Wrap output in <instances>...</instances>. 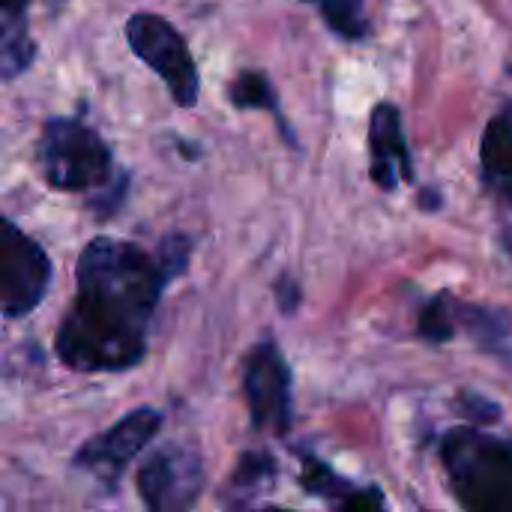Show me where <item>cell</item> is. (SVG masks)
Returning <instances> with one entry per match:
<instances>
[{
	"instance_id": "10",
	"label": "cell",
	"mask_w": 512,
	"mask_h": 512,
	"mask_svg": "<svg viewBox=\"0 0 512 512\" xmlns=\"http://www.w3.org/2000/svg\"><path fill=\"white\" fill-rule=\"evenodd\" d=\"M300 483H303V489L309 495L327 501L333 512H387V501H384L381 489H375V486H354V483L342 480L339 474H333L318 459H306L303 462Z\"/></svg>"
},
{
	"instance_id": "8",
	"label": "cell",
	"mask_w": 512,
	"mask_h": 512,
	"mask_svg": "<svg viewBox=\"0 0 512 512\" xmlns=\"http://www.w3.org/2000/svg\"><path fill=\"white\" fill-rule=\"evenodd\" d=\"M243 393L255 429L285 435L291 429V369L273 342H258L243 363Z\"/></svg>"
},
{
	"instance_id": "16",
	"label": "cell",
	"mask_w": 512,
	"mask_h": 512,
	"mask_svg": "<svg viewBox=\"0 0 512 512\" xmlns=\"http://www.w3.org/2000/svg\"><path fill=\"white\" fill-rule=\"evenodd\" d=\"M456 312H459V306H453L447 300V294L432 297L426 303L423 315H420V333H423V339H429V342H447L456 333Z\"/></svg>"
},
{
	"instance_id": "7",
	"label": "cell",
	"mask_w": 512,
	"mask_h": 512,
	"mask_svg": "<svg viewBox=\"0 0 512 512\" xmlns=\"http://www.w3.org/2000/svg\"><path fill=\"white\" fill-rule=\"evenodd\" d=\"M204 489L201 456L186 444L156 450L138 474V492L147 512H189Z\"/></svg>"
},
{
	"instance_id": "15",
	"label": "cell",
	"mask_w": 512,
	"mask_h": 512,
	"mask_svg": "<svg viewBox=\"0 0 512 512\" xmlns=\"http://www.w3.org/2000/svg\"><path fill=\"white\" fill-rule=\"evenodd\" d=\"M318 3H321V18L336 36L348 42H360L369 36V18L363 0H318Z\"/></svg>"
},
{
	"instance_id": "9",
	"label": "cell",
	"mask_w": 512,
	"mask_h": 512,
	"mask_svg": "<svg viewBox=\"0 0 512 512\" xmlns=\"http://www.w3.org/2000/svg\"><path fill=\"white\" fill-rule=\"evenodd\" d=\"M369 174L378 189L396 192L414 180V159L402 129V114L393 102H378L369 117Z\"/></svg>"
},
{
	"instance_id": "2",
	"label": "cell",
	"mask_w": 512,
	"mask_h": 512,
	"mask_svg": "<svg viewBox=\"0 0 512 512\" xmlns=\"http://www.w3.org/2000/svg\"><path fill=\"white\" fill-rule=\"evenodd\" d=\"M441 462L465 512H512V438L453 429L441 441Z\"/></svg>"
},
{
	"instance_id": "4",
	"label": "cell",
	"mask_w": 512,
	"mask_h": 512,
	"mask_svg": "<svg viewBox=\"0 0 512 512\" xmlns=\"http://www.w3.org/2000/svg\"><path fill=\"white\" fill-rule=\"evenodd\" d=\"M126 42L135 51V57L144 60L162 78V84L168 87L171 99L180 108H192L198 102L201 78L195 57L180 30L168 18L156 12H135L126 21Z\"/></svg>"
},
{
	"instance_id": "5",
	"label": "cell",
	"mask_w": 512,
	"mask_h": 512,
	"mask_svg": "<svg viewBox=\"0 0 512 512\" xmlns=\"http://www.w3.org/2000/svg\"><path fill=\"white\" fill-rule=\"evenodd\" d=\"M162 426V414L156 408H135L120 423L90 438L72 459V468L96 480L102 489H114L129 468V462L156 438Z\"/></svg>"
},
{
	"instance_id": "17",
	"label": "cell",
	"mask_w": 512,
	"mask_h": 512,
	"mask_svg": "<svg viewBox=\"0 0 512 512\" xmlns=\"http://www.w3.org/2000/svg\"><path fill=\"white\" fill-rule=\"evenodd\" d=\"M462 408L468 411L471 420H486V423H495L498 420V408L489 399H483V396H465L462 399Z\"/></svg>"
},
{
	"instance_id": "13",
	"label": "cell",
	"mask_w": 512,
	"mask_h": 512,
	"mask_svg": "<svg viewBox=\"0 0 512 512\" xmlns=\"http://www.w3.org/2000/svg\"><path fill=\"white\" fill-rule=\"evenodd\" d=\"M228 99H231L234 108H243V111H270L276 117L285 141L288 144H297L294 129L282 117V108H279V99H276V87H273V81L264 72H258V69L237 72L234 81H231V87H228Z\"/></svg>"
},
{
	"instance_id": "11",
	"label": "cell",
	"mask_w": 512,
	"mask_h": 512,
	"mask_svg": "<svg viewBox=\"0 0 512 512\" xmlns=\"http://www.w3.org/2000/svg\"><path fill=\"white\" fill-rule=\"evenodd\" d=\"M480 168L483 183L512 207V99L504 102L495 117L486 123L480 141Z\"/></svg>"
},
{
	"instance_id": "12",
	"label": "cell",
	"mask_w": 512,
	"mask_h": 512,
	"mask_svg": "<svg viewBox=\"0 0 512 512\" xmlns=\"http://www.w3.org/2000/svg\"><path fill=\"white\" fill-rule=\"evenodd\" d=\"M27 6L30 0H0V69L6 81L27 72L36 57Z\"/></svg>"
},
{
	"instance_id": "14",
	"label": "cell",
	"mask_w": 512,
	"mask_h": 512,
	"mask_svg": "<svg viewBox=\"0 0 512 512\" xmlns=\"http://www.w3.org/2000/svg\"><path fill=\"white\" fill-rule=\"evenodd\" d=\"M276 477V462L270 453H243L240 462H237V471L228 483V495L234 501H246L252 498L255 492H261L264 486H270Z\"/></svg>"
},
{
	"instance_id": "3",
	"label": "cell",
	"mask_w": 512,
	"mask_h": 512,
	"mask_svg": "<svg viewBox=\"0 0 512 512\" xmlns=\"http://www.w3.org/2000/svg\"><path fill=\"white\" fill-rule=\"evenodd\" d=\"M36 162L48 186L60 192H102L114 177V156L102 135L78 117H51L36 144Z\"/></svg>"
},
{
	"instance_id": "1",
	"label": "cell",
	"mask_w": 512,
	"mask_h": 512,
	"mask_svg": "<svg viewBox=\"0 0 512 512\" xmlns=\"http://www.w3.org/2000/svg\"><path fill=\"white\" fill-rule=\"evenodd\" d=\"M177 273L156 252L96 237L78 258V291L57 330V357L75 372H126L147 354L156 303Z\"/></svg>"
},
{
	"instance_id": "18",
	"label": "cell",
	"mask_w": 512,
	"mask_h": 512,
	"mask_svg": "<svg viewBox=\"0 0 512 512\" xmlns=\"http://www.w3.org/2000/svg\"><path fill=\"white\" fill-rule=\"evenodd\" d=\"M261 512H291V510H279V507H270V510H261Z\"/></svg>"
},
{
	"instance_id": "19",
	"label": "cell",
	"mask_w": 512,
	"mask_h": 512,
	"mask_svg": "<svg viewBox=\"0 0 512 512\" xmlns=\"http://www.w3.org/2000/svg\"><path fill=\"white\" fill-rule=\"evenodd\" d=\"M300 3H312V0H300Z\"/></svg>"
},
{
	"instance_id": "6",
	"label": "cell",
	"mask_w": 512,
	"mask_h": 512,
	"mask_svg": "<svg viewBox=\"0 0 512 512\" xmlns=\"http://www.w3.org/2000/svg\"><path fill=\"white\" fill-rule=\"evenodd\" d=\"M51 285V261L45 249L27 237L12 219L0 228V303L6 318L33 312Z\"/></svg>"
}]
</instances>
